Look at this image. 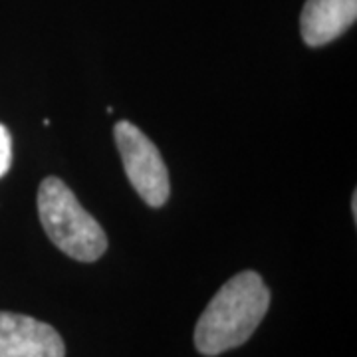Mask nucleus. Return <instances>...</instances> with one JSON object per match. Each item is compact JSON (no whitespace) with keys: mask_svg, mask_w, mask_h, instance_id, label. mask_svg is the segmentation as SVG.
<instances>
[{"mask_svg":"<svg viewBox=\"0 0 357 357\" xmlns=\"http://www.w3.org/2000/svg\"><path fill=\"white\" fill-rule=\"evenodd\" d=\"M270 306V290L252 270L232 276L204 307L195 328V345L203 356L238 347L256 332Z\"/></svg>","mask_w":357,"mask_h":357,"instance_id":"f257e3e1","label":"nucleus"},{"mask_svg":"<svg viewBox=\"0 0 357 357\" xmlns=\"http://www.w3.org/2000/svg\"><path fill=\"white\" fill-rule=\"evenodd\" d=\"M351 211H354V217H357V195L351 197Z\"/></svg>","mask_w":357,"mask_h":357,"instance_id":"0eeeda50","label":"nucleus"},{"mask_svg":"<svg viewBox=\"0 0 357 357\" xmlns=\"http://www.w3.org/2000/svg\"><path fill=\"white\" fill-rule=\"evenodd\" d=\"M0 357H66V345L48 324L0 312Z\"/></svg>","mask_w":357,"mask_h":357,"instance_id":"20e7f679","label":"nucleus"},{"mask_svg":"<svg viewBox=\"0 0 357 357\" xmlns=\"http://www.w3.org/2000/svg\"><path fill=\"white\" fill-rule=\"evenodd\" d=\"M38 213L50 241L79 262H96L107 248L100 222L79 204L62 178L48 177L38 189Z\"/></svg>","mask_w":357,"mask_h":357,"instance_id":"f03ea898","label":"nucleus"},{"mask_svg":"<svg viewBox=\"0 0 357 357\" xmlns=\"http://www.w3.org/2000/svg\"><path fill=\"white\" fill-rule=\"evenodd\" d=\"M10 163H13V139L8 129L0 123V177L6 175Z\"/></svg>","mask_w":357,"mask_h":357,"instance_id":"423d86ee","label":"nucleus"},{"mask_svg":"<svg viewBox=\"0 0 357 357\" xmlns=\"http://www.w3.org/2000/svg\"><path fill=\"white\" fill-rule=\"evenodd\" d=\"M357 18V0H307L300 32L307 46H324L342 36Z\"/></svg>","mask_w":357,"mask_h":357,"instance_id":"39448f33","label":"nucleus"},{"mask_svg":"<svg viewBox=\"0 0 357 357\" xmlns=\"http://www.w3.org/2000/svg\"><path fill=\"white\" fill-rule=\"evenodd\" d=\"M114 135L133 189L149 206H163L171 192L169 171L153 141L131 121H117Z\"/></svg>","mask_w":357,"mask_h":357,"instance_id":"7ed1b4c3","label":"nucleus"}]
</instances>
